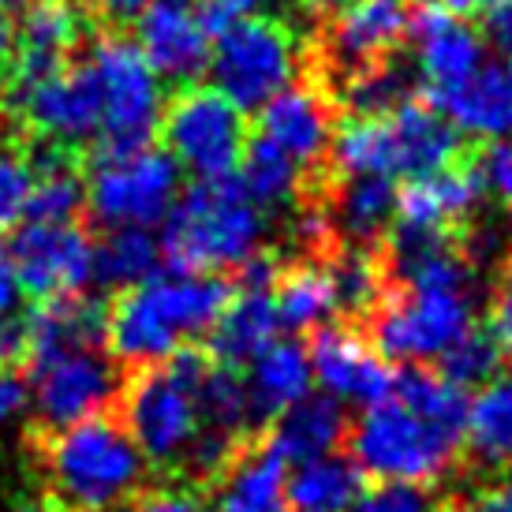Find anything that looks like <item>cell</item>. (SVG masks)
<instances>
[{
  "instance_id": "cell-1",
  "label": "cell",
  "mask_w": 512,
  "mask_h": 512,
  "mask_svg": "<svg viewBox=\"0 0 512 512\" xmlns=\"http://www.w3.org/2000/svg\"><path fill=\"white\" fill-rule=\"evenodd\" d=\"M228 303V285L210 273H154L120 292L105 314V341L113 363L157 367L180 348L206 337Z\"/></svg>"
},
{
  "instance_id": "cell-2",
  "label": "cell",
  "mask_w": 512,
  "mask_h": 512,
  "mask_svg": "<svg viewBox=\"0 0 512 512\" xmlns=\"http://www.w3.org/2000/svg\"><path fill=\"white\" fill-rule=\"evenodd\" d=\"M266 214L236 176L195 180L184 187L161 221V258L172 273H210L221 277L262 255Z\"/></svg>"
},
{
  "instance_id": "cell-3",
  "label": "cell",
  "mask_w": 512,
  "mask_h": 512,
  "mask_svg": "<svg viewBox=\"0 0 512 512\" xmlns=\"http://www.w3.org/2000/svg\"><path fill=\"white\" fill-rule=\"evenodd\" d=\"M146 475V460L120 419L90 415L45 441V479L60 509L113 512L128 505Z\"/></svg>"
},
{
  "instance_id": "cell-4",
  "label": "cell",
  "mask_w": 512,
  "mask_h": 512,
  "mask_svg": "<svg viewBox=\"0 0 512 512\" xmlns=\"http://www.w3.org/2000/svg\"><path fill=\"white\" fill-rule=\"evenodd\" d=\"M464 434L423 415L408 400L389 393L385 400L363 408L348 434L352 460L363 479L400 486H434L456 464Z\"/></svg>"
},
{
  "instance_id": "cell-5",
  "label": "cell",
  "mask_w": 512,
  "mask_h": 512,
  "mask_svg": "<svg viewBox=\"0 0 512 512\" xmlns=\"http://www.w3.org/2000/svg\"><path fill=\"white\" fill-rule=\"evenodd\" d=\"M210 359L180 348L172 359L143 367L124 393V430L139 445L146 464L176 468L184 464L191 441L199 438V378Z\"/></svg>"
},
{
  "instance_id": "cell-6",
  "label": "cell",
  "mask_w": 512,
  "mask_h": 512,
  "mask_svg": "<svg viewBox=\"0 0 512 512\" xmlns=\"http://www.w3.org/2000/svg\"><path fill=\"white\" fill-rule=\"evenodd\" d=\"M180 191L184 172L165 146L101 150L83 180V206L101 228H154Z\"/></svg>"
},
{
  "instance_id": "cell-7",
  "label": "cell",
  "mask_w": 512,
  "mask_h": 512,
  "mask_svg": "<svg viewBox=\"0 0 512 512\" xmlns=\"http://www.w3.org/2000/svg\"><path fill=\"white\" fill-rule=\"evenodd\" d=\"M86 64L101 98V150H135L154 143L165 113V79L150 68L139 45L120 34H105L90 45Z\"/></svg>"
},
{
  "instance_id": "cell-8",
  "label": "cell",
  "mask_w": 512,
  "mask_h": 512,
  "mask_svg": "<svg viewBox=\"0 0 512 512\" xmlns=\"http://www.w3.org/2000/svg\"><path fill=\"white\" fill-rule=\"evenodd\" d=\"M206 72L214 79L210 86L221 98L232 101L240 113H258L273 94L296 83V34L273 15L251 12L221 38H214Z\"/></svg>"
},
{
  "instance_id": "cell-9",
  "label": "cell",
  "mask_w": 512,
  "mask_h": 512,
  "mask_svg": "<svg viewBox=\"0 0 512 512\" xmlns=\"http://www.w3.org/2000/svg\"><path fill=\"white\" fill-rule=\"evenodd\" d=\"M475 329L471 288H400L374 314V348L408 367L438 363Z\"/></svg>"
},
{
  "instance_id": "cell-10",
  "label": "cell",
  "mask_w": 512,
  "mask_h": 512,
  "mask_svg": "<svg viewBox=\"0 0 512 512\" xmlns=\"http://www.w3.org/2000/svg\"><path fill=\"white\" fill-rule=\"evenodd\" d=\"M247 113H240L214 86L187 83L161 113V139L180 172L195 180H225L240 169L247 146Z\"/></svg>"
},
{
  "instance_id": "cell-11",
  "label": "cell",
  "mask_w": 512,
  "mask_h": 512,
  "mask_svg": "<svg viewBox=\"0 0 512 512\" xmlns=\"http://www.w3.org/2000/svg\"><path fill=\"white\" fill-rule=\"evenodd\" d=\"M27 389L38 423L60 430L105 412L120 393V374L113 356H105L98 344H75V348L34 359Z\"/></svg>"
},
{
  "instance_id": "cell-12",
  "label": "cell",
  "mask_w": 512,
  "mask_h": 512,
  "mask_svg": "<svg viewBox=\"0 0 512 512\" xmlns=\"http://www.w3.org/2000/svg\"><path fill=\"white\" fill-rule=\"evenodd\" d=\"M8 258L19 292L34 299L83 296L86 285L94 281V240L75 221L68 225L23 221L12 232Z\"/></svg>"
},
{
  "instance_id": "cell-13",
  "label": "cell",
  "mask_w": 512,
  "mask_h": 512,
  "mask_svg": "<svg viewBox=\"0 0 512 512\" xmlns=\"http://www.w3.org/2000/svg\"><path fill=\"white\" fill-rule=\"evenodd\" d=\"M12 101L19 116L53 146H83L98 139L101 98L86 60L12 83Z\"/></svg>"
},
{
  "instance_id": "cell-14",
  "label": "cell",
  "mask_w": 512,
  "mask_h": 512,
  "mask_svg": "<svg viewBox=\"0 0 512 512\" xmlns=\"http://www.w3.org/2000/svg\"><path fill=\"white\" fill-rule=\"evenodd\" d=\"M408 38H412L419 90L434 109L453 94L456 86L468 83L471 72L486 60L483 34L471 27L468 19L445 12L441 4H427V8L412 12Z\"/></svg>"
},
{
  "instance_id": "cell-15",
  "label": "cell",
  "mask_w": 512,
  "mask_h": 512,
  "mask_svg": "<svg viewBox=\"0 0 512 512\" xmlns=\"http://www.w3.org/2000/svg\"><path fill=\"white\" fill-rule=\"evenodd\" d=\"M307 356H311L314 385L337 404L370 408L389 397L397 382V370L389 367V359L374 344L363 341L356 329H314V344L307 348Z\"/></svg>"
},
{
  "instance_id": "cell-16",
  "label": "cell",
  "mask_w": 512,
  "mask_h": 512,
  "mask_svg": "<svg viewBox=\"0 0 512 512\" xmlns=\"http://www.w3.org/2000/svg\"><path fill=\"white\" fill-rule=\"evenodd\" d=\"M483 195V176L471 165H449L430 176H415L397 191L393 240H445L460 221L475 214Z\"/></svg>"
},
{
  "instance_id": "cell-17",
  "label": "cell",
  "mask_w": 512,
  "mask_h": 512,
  "mask_svg": "<svg viewBox=\"0 0 512 512\" xmlns=\"http://www.w3.org/2000/svg\"><path fill=\"white\" fill-rule=\"evenodd\" d=\"M135 45L161 79L191 83L210 64V38L195 19V4L184 0H150L135 15Z\"/></svg>"
},
{
  "instance_id": "cell-18",
  "label": "cell",
  "mask_w": 512,
  "mask_h": 512,
  "mask_svg": "<svg viewBox=\"0 0 512 512\" xmlns=\"http://www.w3.org/2000/svg\"><path fill=\"white\" fill-rule=\"evenodd\" d=\"M408 0H344L329 12L326 49L341 68L356 72L393 57L408 38Z\"/></svg>"
},
{
  "instance_id": "cell-19",
  "label": "cell",
  "mask_w": 512,
  "mask_h": 512,
  "mask_svg": "<svg viewBox=\"0 0 512 512\" xmlns=\"http://www.w3.org/2000/svg\"><path fill=\"white\" fill-rule=\"evenodd\" d=\"M258 135L288 154L299 169H314L333 143V113L329 101L314 86H285L258 109Z\"/></svg>"
},
{
  "instance_id": "cell-20",
  "label": "cell",
  "mask_w": 512,
  "mask_h": 512,
  "mask_svg": "<svg viewBox=\"0 0 512 512\" xmlns=\"http://www.w3.org/2000/svg\"><path fill=\"white\" fill-rule=\"evenodd\" d=\"M460 135L501 143L512 139V57H486L464 86L438 105Z\"/></svg>"
},
{
  "instance_id": "cell-21",
  "label": "cell",
  "mask_w": 512,
  "mask_h": 512,
  "mask_svg": "<svg viewBox=\"0 0 512 512\" xmlns=\"http://www.w3.org/2000/svg\"><path fill=\"white\" fill-rule=\"evenodd\" d=\"M86 30L83 19V4L79 0H27L23 8V19L15 27V68H12V83H23V79H34V75H45L68 64V53H72L79 38Z\"/></svg>"
},
{
  "instance_id": "cell-22",
  "label": "cell",
  "mask_w": 512,
  "mask_h": 512,
  "mask_svg": "<svg viewBox=\"0 0 512 512\" xmlns=\"http://www.w3.org/2000/svg\"><path fill=\"white\" fill-rule=\"evenodd\" d=\"M277 333H281V322H277V307H273V285L240 281L236 292H228V303L221 307L206 341H210L214 363L247 367Z\"/></svg>"
},
{
  "instance_id": "cell-23",
  "label": "cell",
  "mask_w": 512,
  "mask_h": 512,
  "mask_svg": "<svg viewBox=\"0 0 512 512\" xmlns=\"http://www.w3.org/2000/svg\"><path fill=\"white\" fill-rule=\"evenodd\" d=\"M247 397H251V415L255 423H273L285 415L292 404L314 393V374L307 348L292 337H273L243 374Z\"/></svg>"
},
{
  "instance_id": "cell-24",
  "label": "cell",
  "mask_w": 512,
  "mask_h": 512,
  "mask_svg": "<svg viewBox=\"0 0 512 512\" xmlns=\"http://www.w3.org/2000/svg\"><path fill=\"white\" fill-rule=\"evenodd\" d=\"M389 124H393V139H397L400 176L415 180V176H430V172L456 165L464 135L430 101L408 98L389 113Z\"/></svg>"
},
{
  "instance_id": "cell-25",
  "label": "cell",
  "mask_w": 512,
  "mask_h": 512,
  "mask_svg": "<svg viewBox=\"0 0 512 512\" xmlns=\"http://www.w3.org/2000/svg\"><path fill=\"white\" fill-rule=\"evenodd\" d=\"M344 434H348L344 404H337L326 393H311L273 419V434L266 445L292 468V464H303L314 456L337 453Z\"/></svg>"
},
{
  "instance_id": "cell-26",
  "label": "cell",
  "mask_w": 512,
  "mask_h": 512,
  "mask_svg": "<svg viewBox=\"0 0 512 512\" xmlns=\"http://www.w3.org/2000/svg\"><path fill=\"white\" fill-rule=\"evenodd\" d=\"M27 329V359L53 356L75 344H98L105 333V314L94 299L64 296V299H34V307L23 314Z\"/></svg>"
},
{
  "instance_id": "cell-27",
  "label": "cell",
  "mask_w": 512,
  "mask_h": 512,
  "mask_svg": "<svg viewBox=\"0 0 512 512\" xmlns=\"http://www.w3.org/2000/svg\"><path fill=\"white\" fill-rule=\"evenodd\" d=\"M363 471L352 456L326 453L292 464L285 475V501L292 512H348L363 494Z\"/></svg>"
},
{
  "instance_id": "cell-28",
  "label": "cell",
  "mask_w": 512,
  "mask_h": 512,
  "mask_svg": "<svg viewBox=\"0 0 512 512\" xmlns=\"http://www.w3.org/2000/svg\"><path fill=\"white\" fill-rule=\"evenodd\" d=\"M285 475L288 464L270 445L236 456L232 468L221 475L214 512H288Z\"/></svg>"
},
{
  "instance_id": "cell-29",
  "label": "cell",
  "mask_w": 512,
  "mask_h": 512,
  "mask_svg": "<svg viewBox=\"0 0 512 512\" xmlns=\"http://www.w3.org/2000/svg\"><path fill=\"white\" fill-rule=\"evenodd\" d=\"M333 165L341 176H382V180H397V139H393V124L389 113L382 116H344L341 128H333V143H329Z\"/></svg>"
},
{
  "instance_id": "cell-30",
  "label": "cell",
  "mask_w": 512,
  "mask_h": 512,
  "mask_svg": "<svg viewBox=\"0 0 512 512\" xmlns=\"http://www.w3.org/2000/svg\"><path fill=\"white\" fill-rule=\"evenodd\" d=\"M273 307H277L281 329L288 333H314V329L329 326L333 314L341 311L329 266H318V262L292 266L273 285Z\"/></svg>"
},
{
  "instance_id": "cell-31",
  "label": "cell",
  "mask_w": 512,
  "mask_h": 512,
  "mask_svg": "<svg viewBox=\"0 0 512 512\" xmlns=\"http://www.w3.org/2000/svg\"><path fill=\"white\" fill-rule=\"evenodd\" d=\"M464 441L486 468H512V374H494L468 397Z\"/></svg>"
},
{
  "instance_id": "cell-32",
  "label": "cell",
  "mask_w": 512,
  "mask_h": 512,
  "mask_svg": "<svg viewBox=\"0 0 512 512\" xmlns=\"http://www.w3.org/2000/svg\"><path fill=\"white\" fill-rule=\"evenodd\" d=\"M161 266L154 228H105V236L94 240V281L116 292L150 281Z\"/></svg>"
},
{
  "instance_id": "cell-33",
  "label": "cell",
  "mask_w": 512,
  "mask_h": 512,
  "mask_svg": "<svg viewBox=\"0 0 512 512\" xmlns=\"http://www.w3.org/2000/svg\"><path fill=\"white\" fill-rule=\"evenodd\" d=\"M393 217H397V187L382 176H352L333 206V225L356 243L378 240L393 228Z\"/></svg>"
},
{
  "instance_id": "cell-34",
  "label": "cell",
  "mask_w": 512,
  "mask_h": 512,
  "mask_svg": "<svg viewBox=\"0 0 512 512\" xmlns=\"http://www.w3.org/2000/svg\"><path fill=\"white\" fill-rule=\"evenodd\" d=\"M236 180L266 210V206H288V202L296 199L299 184H303V169L258 135V139H247V146H243Z\"/></svg>"
},
{
  "instance_id": "cell-35",
  "label": "cell",
  "mask_w": 512,
  "mask_h": 512,
  "mask_svg": "<svg viewBox=\"0 0 512 512\" xmlns=\"http://www.w3.org/2000/svg\"><path fill=\"white\" fill-rule=\"evenodd\" d=\"M83 176L64 161L60 150L34 161V187L27 199L23 221H42V225H68L83 210Z\"/></svg>"
},
{
  "instance_id": "cell-36",
  "label": "cell",
  "mask_w": 512,
  "mask_h": 512,
  "mask_svg": "<svg viewBox=\"0 0 512 512\" xmlns=\"http://www.w3.org/2000/svg\"><path fill=\"white\" fill-rule=\"evenodd\" d=\"M199 415H202V427L232 434V438H240L243 430L255 423L240 367L206 363V370H202L199 378Z\"/></svg>"
},
{
  "instance_id": "cell-37",
  "label": "cell",
  "mask_w": 512,
  "mask_h": 512,
  "mask_svg": "<svg viewBox=\"0 0 512 512\" xmlns=\"http://www.w3.org/2000/svg\"><path fill=\"white\" fill-rule=\"evenodd\" d=\"M344 105L356 116H382L412 98V75L393 60H378L367 68H356L344 83Z\"/></svg>"
},
{
  "instance_id": "cell-38",
  "label": "cell",
  "mask_w": 512,
  "mask_h": 512,
  "mask_svg": "<svg viewBox=\"0 0 512 512\" xmlns=\"http://www.w3.org/2000/svg\"><path fill=\"white\" fill-rule=\"evenodd\" d=\"M501 359L505 352L498 348V341L490 337V329H471L460 341L438 359L441 374L456 382L460 389H479L486 385L494 374H501Z\"/></svg>"
},
{
  "instance_id": "cell-39",
  "label": "cell",
  "mask_w": 512,
  "mask_h": 512,
  "mask_svg": "<svg viewBox=\"0 0 512 512\" xmlns=\"http://www.w3.org/2000/svg\"><path fill=\"white\" fill-rule=\"evenodd\" d=\"M329 273H333V288H337V299H341V311L363 314L374 303H382L385 273L367 251H352V255L337 258L329 266Z\"/></svg>"
},
{
  "instance_id": "cell-40",
  "label": "cell",
  "mask_w": 512,
  "mask_h": 512,
  "mask_svg": "<svg viewBox=\"0 0 512 512\" xmlns=\"http://www.w3.org/2000/svg\"><path fill=\"white\" fill-rule=\"evenodd\" d=\"M30 187H34V161L19 150L0 146V236L23 225Z\"/></svg>"
},
{
  "instance_id": "cell-41",
  "label": "cell",
  "mask_w": 512,
  "mask_h": 512,
  "mask_svg": "<svg viewBox=\"0 0 512 512\" xmlns=\"http://www.w3.org/2000/svg\"><path fill=\"white\" fill-rule=\"evenodd\" d=\"M348 512H438L427 486H400V483H378L363 486V494L352 501Z\"/></svg>"
},
{
  "instance_id": "cell-42",
  "label": "cell",
  "mask_w": 512,
  "mask_h": 512,
  "mask_svg": "<svg viewBox=\"0 0 512 512\" xmlns=\"http://www.w3.org/2000/svg\"><path fill=\"white\" fill-rule=\"evenodd\" d=\"M232 460H236V438L232 434H221V430H210L202 427L199 438L191 441V449H187L184 464L199 479H221L228 468H232Z\"/></svg>"
},
{
  "instance_id": "cell-43",
  "label": "cell",
  "mask_w": 512,
  "mask_h": 512,
  "mask_svg": "<svg viewBox=\"0 0 512 512\" xmlns=\"http://www.w3.org/2000/svg\"><path fill=\"white\" fill-rule=\"evenodd\" d=\"M251 12H255L251 0H195V19H199V27L206 30L210 42L221 38L225 30H232Z\"/></svg>"
},
{
  "instance_id": "cell-44",
  "label": "cell",
  "mask_w": 512,
  "mask_h": 512,
  "mask_svg": "<svg viewBox=\"0 0 512 512\" xmlns=\"http://www.w3.org/2000/svg\"><path fill=\"white\" fill-rule=\"evenodd\" d=\"M479 176H483L486 191H494L501 206L512 210V139L490 143V150L483 154V165H479Z\"/></svg>"
},
{
  "instance_id": "cell-45",
  "label": "cell",
  "mask_w": 512,
  "mask_h": 512,
  "mask_svg": "<svg viewBox=\"0 0 512 512\" xmlns=\"http://www.w3.org/2000/svg\"><path fill=\"white\" fill-rule=\"evenodd\" d=\"M131 512H214V509L191 486H157V490H150V494H143V498L135 501Z\"/></svg>"
},
{
  "instance_id": "cell-46",
  "label": "cell",
  "mask_w": 512,
  "mask_h": 512,
  "mask_svg": "<svg viewBox=\"0 0 512 512\" xmlns=\"http://www.w3.org/2000/svg\"><path fill=\"white\" fill-rule=\"evenodd\" d=\"M490 337L498 341L505 356H512V262L509 270L501 273L494 299H490Z\"/></svg>"
},
{
  "instance_id": "cell-47",
  "label": "cell",
  "mask_w": 512,
  "mask_h": 512,
  "mask_svg": "<svg viewBox=\"0 0 512 512\" xmlns=\"http://www.w3.org/2000/svg\"><path fill=\"white\" fill-rule=\"evenodd\" d=\"M479 19H483V30H479L483 42L512 57V0H494Z\"/></svg>"
},
{
  "instance_id": "cell-48",
  "label": "cell",
  "mask_w": 512,
  "mask_h": 512,
  "mask_svg": "<svg viewBox=\"0 0 512 512\" xmlns=\"http://www.w3.org/2000/svg\"><path fill=\"white\" fill-rule=\"evenodd\" d=\"M27 359V329H23V314H4L0 318V367H15Z\"/></svg>"
},
{
  "instance_id": "cell-49",
  "label": "cell",
  "mask_w": 512,
  "mask_h": 512,
  "mask_svg": "<svg viewBox=\"0 0 512 512\" xmlns=\"http://www.w3.org/2000/svg\"><path fill=\"white\" fill-rule=\"evenodd\" d=\"M27 400H30L27 382L12 367H0V427L12 423L15 415L27 408Z\"/></svg>"
},
{
  "instance_id": "cell-50",
  "label": "cell",
  "mask_w": 512,
  "mask_h": 512,
  "mask_svg": "<svg viewBox=\"0 0 512 512\" xmlns=\"http://www.w3.org/2000/svg\"><path fill=\"white\" fill-rule=\"evenodd\" d=\"M333 214L322 210V206H307L303 214L296 217V240L307 243V247H322V243L333 236Z\"/></svg>"
},
{
  "instance_id": "cell-51",
  "label": "cell",
  "mask_w": 512,
  "mask_h": 512,
  "mask_svg": "<svg viewBox=\"0 0 512 512\" xmlns=\"http://www.w3.org/2000/svg\"><path fill=\"white\" fill-rule=\"evenodd\" d=\"M471 512H512V479H501L490 490H483L471 505Z\"/></svg>"
},
{
  "instance_id": "cell-52",
  "label": "cell",
  "mask_w": 512,
  "mask_h": 512,
  "mask_svg": "<svg viewBox=\"0 0 512 512\" xmlns=\"http://www.w3.org/2000/svg\"><path fill=\"white\" fill-rule=\"evenodd\" d=\"M15 299H19V281H15L8 247H0V318L15 311Z\"/></svg>"
},
{
  "instance_id": "cell-53",
  "label": "cell",
  "mask_w": 512,
  "mask_h": 512,
  "mask_svg": "<svg viewBox=\"0 0 512 512\" xmlns=\"http://www.w3.org/2000/svg\"><path fill=\"white\" fill-rule=\"evenodd\" d=\"M79 4H90V8H98L101 15H109L116 23H124V19H135V15L143 12L150 0H79Z\"/></svg>"
},
{
  "instance_id": "cell-54",
  "label": "cell",
  "mask_w": 512,
  "mask_h": 512,
  "mask_svg": "<svg viewBox=\"0 0 512 512\" xmlns=\"http://www.w3.org/2000/svg\"><path fill=\"white\" fill-rule=\"evenodd\" d=\"M445 12H453L460 15V19H471V15H483L494 0H438Z\"/></svg>"
},
{
  "instance_id": "cell-55",
  "label": "cell",
  "mask_w": 512,
  "mask_h": 512,
  "mask_svg": "<svg viewBox=\"0 0 512 512\" xmlns=\"http://www.w3.org/2000/svg\"><path fill=\"white\" fill-rule=\"evenodd\" d=\"M15 53V27L12 19H8V8H0V68L12 60Z\"/></svg>"
},
{
  "instance_id": "cell-56",
  "label": "cell",
  "mask_w": 512,
  "mask_h": 512,
  "mask_svg": "<svg viewBox=\"0 0 512 512\" xmlns=\"http://www.w3.org/2000/svg\"><path fill=\"white\" fill-rule=\"evenodd\" d=\"M311 8H318V12H333L337 4H344V0H307Z\"/></svg>"
},
{
  "instance_id": "cell-57",
  "label": "cell",
  "mask_w": 512,
  "mask_h": 512,
  "mask_svg": "<svg viewBox=\"0 0 512 512\" xmlns=\"http://www.w3.org/2000/svg\"><path fill=\"white\" fill-rule=\"evenodd\" d=\"M251 4H270V8H285V4H296V0H251Z\"/></svg>"
},
{
  "instance_id": "cell-58",
  "label": "cell",
  "mask_w": 512,
  "mask_h": 512,
  "mask_svg": "<svg viewBox=\"0 0 512 512\" xmlns=\"http://www.w3.org/2000/svg\"><path fill=\"white\" fill-rule=\"evenodd\" d=\"M19 512H53V509H45V505H23Z\"/></svg>"
},
{
  "instance_id": "cell-59",
  "label": "cell",
  "mask_w": 512,
  "mask_h": 512,
  "mask_svg": "<svg viewBox=\"0 0 512 512\" xmlns=\"http://www.w3.org/2000/svg\"><path fill=\"white\" fill-rule=\"evenodd\" d=\"M12 4H23V0H0V8H12Z\"/></svg>"
}]
</instances>
